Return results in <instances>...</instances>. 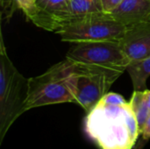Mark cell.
<instances>
[{"instance_id": "cell-1", "label": "cell", "mask_w": 150, "mask_h": 149, "mask_svg": "<svg viewBox=\"0 0 150 149\" xmlns=\"http://www.w3.org/2000/svg\"><path fill=\"white\" fill-rule=\"evenodd\" d=\"M84 130L100 149H132L141 134L129 102L123 105L98 103L87 113Z\"/></svg>"}, {"instance_id": "cell-2", "label": "cell", "mask_w": 150, "mask_h": 149, "mask_svg": "<svg viewBox=\"0 0 150 149\" xmlns=\"http://www.w3.org/2000/svg\"><path fill=\"white\" fill-rule=\"evenodd\" d=\"M28 79L14 66L0 35V144L14 121L25 112Z\"/></svg>"}, {"instance_id": "cell-3", "label": "cell", "mask_w": 150, "mask_h": 149, "mask_svg": "<svg viewBox=\"0 0 150 149\" xmlns=\"http://www.w3.org/2000/svg\"><path fill=\"white\" fill-rule=\"evenodd\" d=\"M123 73L112 68L71 61L68 83L76 104L89 113Z\"/></svg>"}, {"instance_id": "cell-4", "label": "cell", "mask_w": 150, "mask_h": 149, "mask_svg": "<svg viewBox=\"0 0 150 149\" xmlns=\"http://www.w3.org/2000/svg\"><path fill=\"white\" fill-rule=\"evenodd\" d=\"M71 61L65 59L48 68L45 73L28 79V93L25 112L45 105L75 103V97L69 86L68 76Z\"/></svg>"}, {"instance_id": "cell-5", "label": "cell", "mask_w": 150, "mask_h": 149, "mask_svg": "<svg viewBox=\"0 0 150 149\" xmlns=\"http://www.w3.org/2000/svg\"><path fill=\"white\" fill-rule=\"evenodd\" d=\"M126 25L109 13H95L72 18L56 33L62 41L70 43L90 41L120 42Z\"/></svg>"}, {"instance_id": "cell-6", "label": "cell", "mask_w": 150, "mask_h": 149, "mask_svg": "<svg viewBox=\"0 0 150 149\" xmlns=\"http://www.w3.org/2000/svg\"><path fill=\"white\" fill-rule=\"evenodd\" d=\"M66 58L74 62L103 66L126 71L131 63L118 41H90L76 43Z\"/></svg>"}, {"instance_id": "cell-7", "label": "cell", "mask_w": 150, "mask_h": 149, "mask_svg": "<svg viewBox=\"0 0 150 149\" xmlns=\"http://www.w3.org/2000/svg\"><path fill=\"white\" fill-rule=\"evenodd\" d=\"M36 2L39 13L33 24L44 30L57 32L73 18L70 0H36Z\"/></svg>"}, {"instance_id": "cell-8", "label": "cell", "mask_w": 150, "mask_h": 149, "mask_svg": "<svg viewBox=\"0 0 150 149\" xmlns=\"http://www.w3.org/2000/svg\"><path fill=\"white\" fill-rule=\"evenodd\" d=\"M120 45L132 61L146 59L150 55V20L127 26Z\"/></svg>"}, {"instance_id": "cell-9", "label": "cell", "mask_w": 150, "mask_h": 149, "mask_svg": "<svg viewBox=\"0 0 150 149\" xmlns=\"http://www.w3.org/2000/svg\"><path fill=\"white\" fill-rule=\"evenodd\" d=\"M111 14L126 27L150 20V0H123Z\"/></svg>"}, {"instance_id": "cell-10", "label": "cell", "mask_w": 150, "mask_h": 149, "mask_svg": "<svg viewBox=\"0 0 150 149\" xmlns=\"http://www.w3.org/2000/svg\"><path fill=\"white\" fill-rule=\"evenodd\" d=\"M127 71L132 79L134 90H147V81L150 76V55L144 60L132 61Z\"/></svg>"}, {"instance_id": "cell-11", "label": "cell", "mask_w": 150, "mask_h": 149, "mask_svg": "<svg viewBox=\"0 0 150 149\" xmlns=\"http://www.w3.org/2000/svg\"><path fill=\"white\" fill-rule=\"evenodd\" d=\"M129 104L135 114L140 133L142 134L145 123L150 114V108L145 98L144 90H134Z\"/></svg>"}, {"instance_id": "cell-12", "label": "cell", "mask_w": 150, "mask_h": 149, "mask_svg": "<svg viewBox=\"0 0 150 149\" xmlns=\"http://www.w3.org/2000/svg\"><path fill=\"white\" fill-rule=\"evenodd\" d=\"M70 11L73 18L104 12L101 0H70Z\"/></svg>"}, {"instance_id": "cell-13", "label": "cell", "mask_w": 150, "mask_h": 149, "mask_svg": "<svg viewBox=\"0 0 150 149\" xmlns=\"http://www.w3.org/2000/svg\"><path fill=\"white\" fill-rule=\"evenodd\" d=\"M12 5L14 11L20 9L25 15L26 18L33 23L37 18L39 7L36 0H12Z\"/></svg>"}, {"instance_id": "cell-14", "label": "cell", "mask_w": 150, "mask_h": 149, "mask_svg": "<svg viewBox=\"0 0 150 149\" xmlns=\"http://www.w3.org/2000/svg\"><path fill=\"white\" fill-rule=\"evenodd\" d=\"M99 103L108 105H123L127 102L121 95L114 92H108L101 98Z\"/></svg>"}, {"instance_id": "cell-15", "label": "cell", "mask_w": 150, "mask_h": 149, "mask_svg": "<svg viewBox=\"0 0 150 149\" xmlns=\"http://www.w3.org/2000/svg\"><path fill=\"white\" fill-rule=\"evenodd\" d=\"M123 2V0H101L103 11L105 13H112Z\"/></svg>"}, {"instance_id": "cell-16", "label": "cell", "mask_w": 150, "mask_h": 149, "mask_svg": "<svg viewBox=\"0 0 150 149\" xmlns=\"http://www.w3.org/2000/svg\"><path fill=\"white\" fill-rule=\"evenodd\" d=\"M0 4L2 8L3 18L5 19H9L15 11L12 5V0H0Z\"/></svg>"}, {"instance_id": "cell-17", "label": "cell", "mask_w": 150, "mask_h": 149, "mask_svg": "<svg viewBox=\"0 0 150 149\" xmlns=\"http://www.w3.org/2000/svg\"><path fill=\"white\" fill-rule=\"evenodd\" d=\"M142 138L144 140H149L150 139V114L145 123V126L143 127V130H142Z\"/></svg>"}, {"instance_id": "cell-18", "label": "cell", "mask_w": 150, "mask_h": 149, "mask_svg": "<svg viewBox=\"0 0 150 149\" xmlns=\"http://www.w3.org/2000/svg\"><path fill=\"white\" fill-rule=\"evenodd\" d=\"M144 95H145V98H146V100H147V103H148V105H149V106L150 108V90H144Z\"/></svg>"}]
</instances>
